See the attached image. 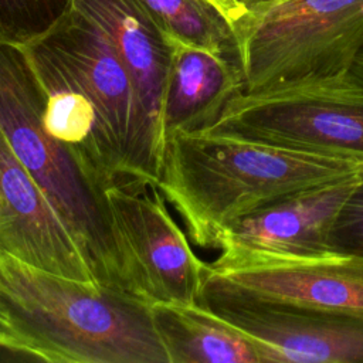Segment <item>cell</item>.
<instances>
[{"mask_svg":"<svg viewBox=\"0 0 363 363\" xmlns=\"http://www.w3.org/2000/svg\"><path fill=\"white\" fill-rule=\"evenodd\" d=\"M160 28L174 41L213 52L241 67L237 33L207 0H140ZM242 69V68H241Z\"/></svg>","mask_w":363,"mask_h":363,"instance_id":"obj_16","label":"cell"},{"mask_svg":"<svg viewBox=\"0 0 363 363\" xmlns=\"http://www.w3.org/2000/svg\"><path fill=\"white\" fill-rule=\"evenodd\" d=\"M242 7H245L248 11L251 10H255V9H261V7H265V6H269V4H274V3H278V1H282V0H237Z\"/></svg>","mask_w":363,"mask_h":363,"instance_id":"obj_22","label":"cell"},{"mask_svg":"<svg viewBox=\"0 0 363 363\" xmlns=\"http://www.w3.org/2000/svg\"><path fill=\"white\" fill-rule=\"evenodd\" d=\"M199 303L267 345L271 363H363V313L262 299L208 271Z\"/></svg>","mask_w":363,"mask_h":363,"instance_id":"obj_6","label":"cell"},{"mask_svg":"<svg viewBox=\"0 0 363 363\" xmlns=\"http://www.w3.org/2000/svg\"><path fill=\"white\" fill-rule=\"evenodd\" d=\"M41 94L44 128L105 187L125 182L123 159L89 92L38 40L21 45Z\"/></svg>","mask_w":363,"mask_h":363,"instance_id":"obj_13","label":"cell"},{"mask_svg":"<svg viewBox=\"0 0 363 363\" xmlns=\"http://www.w3.org/2000/svg\"><path fill=\"white\" fill-rule=\"evenodd\" d=\"M0 362H24L17 353H14L9 347L6 339L3 337L1 333H0Z\"/></svg>","mask_w":363,"mask_h":363,"instance_id":"obj_21","label":"cell"},{"mask_svg":"<svg viewBox=\"0 0 363 363\" xmlns=\"http://www.w3.org/2000/svg\"><path fill=\"white\" fill-rule=\"evenodd\" d=\"M0 332L26 362L169 363L152 302L0 252Z\"/></svg>","mask_w":363,"mask_h":363,"instance_id":"obj_1","label":"cell"},{"mask_svg":"<svg viewBox=\"0 0 363 363\" xmlns=\"http://www.w3.org/2000/svg\"><path fill=\"white\" fill-rule=\"evenodd\" d=\"M244 92L349 71L363 47V0H282L235 27Z\"/></svg>","mask_w":363,"mask_h":363,"instance_id":"obj_4","label":"cell"},{"mask_svg":"<svg viewBox=\"0 0 363 363\" xmlns=\"http://www.w3.org/2000/svg\"><path fill=\"white\" fill-rule=\"evenodd\" d=\"M0 252L44 271L98 284L74 234L0 128Z\"/></svg>","mask_w":363,"mask_h":363,"instance_id":"obj_11","label":"cell"},{"mask_svg":"<svg viewBox=\"0 0 363 363\" xmlns=\"http://www.w3.org/2000/svg\"><path fill=\"white\" fill-rule=\"evenodd\" d=\"M363 173V159L316 155L211 132L164 140L157 189L191 242L217 248L238 217L288 194Z\"/></svg>","mask_w":363,"mask_h":363,"instance_id":"obj_2","label":"cell"},{"mask_svg":"<svg viewBox=\"0 0 363 363\" xmlns=\"http://www.w3.org/2000/svg\"><path fill=\"white\" fill-rule=\"evenodd\" d=\"M0 128L78 241L98 284L140 295L106 189L41 121V94L21 45L0 43ZM143 298V296H142Z\"/></svg>","mask_w":363,"mask_h":363,"instance_id":"obj_3","label":"cell"},{"mask_svg":"<svg viewBox=\"0 0 363 363\" xmlns=\"http://www.w3.org/2000/svg\"><path fill=\"white\" fill-rule=\"evenodd\" d=\"M363 173L313 186L264 204L231 221L217 248L284 257L333 254L332 230Z\"/></svg>","mask_w":363,"mask_h":363,"instance_id":"obj_12","label":"cell"},{"mask_svg":"<svg viewBox=\"0 0 363 363\" xmlns=\"http://www.w3.org/2000/svg\"><path fill=\"white\" fill-rule=\"evenodd\" d=\"M216 6L233 24L234 30L241 23V20L248 14V10L242 7L237 0H207Z\"/></svg>","mask_w":363,"mask_h":363,"instance_id":"obj_19","label":"cell"},{"mask_svg":"<svg viewBox=\"0 0 363 363\" xmlns=\"http://www.w3.org/2000/svg\"><path fill=\"white\" fill-rule=\"evenodd\" d=\"M72 6L102 27L132 78L140 116V150L132 183L157 187L163 155L162 99L174 40L140 0H72Z\"/></svg>","mask_w":363,"mask_h":363,"instance_id":"obj_9","label":"cell"},{"mask_svg":"<svg viewBox=\"0 0 363 363\" xmlns=\"http://www.w3.org/2000/svg\"><path fill=\"white\" fill-rule=\"evenodd\" d=\"M169 363H271L262 342L200 303L152 302Z\"/></svg>","mask_w":363,"mask_h":363,"instance_id":"obj_15","label":"cell"},{"mask_svg":"<svg viewBox=\"0 0 363 363\" xmlns=\"http://www.w3.org/2000/svg\"><path fill=\"white\" fill-rule=\"evenodd\" d=\"M244 91L240 65L174 41L162 99V136L213 126L227 104Z\"/></svg>","mask_w":363,"mask_h":363,"instance_id":"obj_14","label":"cell"},{"mask_svg":"<svg viewBox=\"0 0 363 363\" xmlns=\"http://www.w3.org/2000/svg\"><path fill=\"white\" fill-rule=\"evenodd\" d=\"M349 74L363 86V47L357 52L353 64L349 68Z\"/></svg>","mask_w":363,"mask_h":363,"instance_id":"obj_20","label":"cell"},{"mask_svg":"<svg viewBox=\"0 0 363 363\" xmlns=\"http://www.w3.org/2000/svg\"><path fill=\"white\" fill-rule=\"evenodd\" d=\"M335 252L363 255V183L340 210L332 230Z\"/></svg>","mask_w":363,"mask_h":363,"instance_id":"obj_18","label":"cell"},{"mask_svg":"<svg viewBox=\"0 0 363 363\" xmlns=\"http://www.w3.org/2000/svg\"><path fill=\"white\" fill-rule=\"evenodd\" d=\"M89 92L122 155L125 182H133L140 150V116L132 78L102 27L71 7L37 37Z\"/></svg>","mask_w":363,"mask_h":363,"instance_id":"obj_10","label":"cell"},{"mask_svg":"<svg viewBox=\"0 0 363 363\" xmlns=\"http://www.w3.org/2000/svg\"><path fill=\"white\" fill-rule=\"evenodd\" d=\"M206 132L316 155L363 159V86L346 71L242 91Z\"/></svg>","mask_w":363,"mask_h":363,"instance_id":"obj_5","label":"cell"},{"mask_svg":"<svg viewBox=\"0 0 363 363\" xmlns=\"http://www.w3.org/2000/svg\"><path fill=\"white\" fill-rule=\"evenodd\" d=\"M106 197L133 258L140 295L150 302L199 303L208 264L191 250L160 190L115 183L106 189Z\"/></svg>","mask_w":363,"mask_h":363,"instance_id":"obj_7","label":"cell"},{"mask_svg":"<svg viewBox=\"0 0 363 363\" xmlns=\"http://www.w3.org/2000/svg\"><path fill=\"white\" fill-rule=\"evenodd\" d=\"M72 0H0V43L24 45L51 28Z\"/></svg>","mask_w":363,"mask_h":363,"instance_id":"obj_17","label":"cell"},{"mask_svg":"<svg viewBox=\"0 0 363 363\" xmlns=\"http://www.w3.org/2000/svg\"><path fill=\"white\" fill-rule=\"evenodd\" d=\"M208 272L250 295L303 308L363 313V255L284 257L223 250Z\"/></svg>","mask_w":363,"mask_h":363,"instance_id":"obj_8","label":"cell"}]
</instances>
